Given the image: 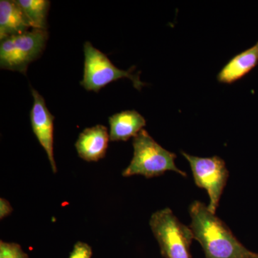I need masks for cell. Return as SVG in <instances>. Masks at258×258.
Wrapping results in <instances>:
<instances>
[{
    "instance_id": "cell-2",
    "label": "cell",
    "mask_w": 258,
    "mask_h": 258,
    "mask_svg": "<svg viewBox=\"0 0 258 258\" xmlns=\"http://www.w3.org/2000/svg\"><path fill=\"white\" fill-rule=\"evenodd\" d=\"M133 147L134 157L122 172L124 177L142 175L149 179L160 176L168 171H175L186 177V173L176 166V154L161 147L145 129L134 137Z\"/></svg>"
},
{
    "instance_id": "cell-8",
    "label": "cell",
    "mask_w": 258,
    "mask_h": 258,
    "mask_svg": "<svg viewBox=\"0 0 258 258\" xmlns=\"http://www.w3.org/2000/svg\"><path fill=\"white\" fill-rule=\"evenodd\" d=\"M110 135L105 125L85 129L75 144L79 157L86 161H98L106 156Z\"/></svg>"
},
{
    "instance_id": "cell-3",
    "label": "cell",
    "mask_w": 258,
    "mask_h": 258,
    "mask_svg": "<svg viewBox=\"0 0 258 258\" xmlns=\"http://www.w3.org/2000/svg\"><path fill=\"white\" fill-rule=\"evenodd\" d=\"M164 258H191L190 246L195 239L189 227L181 223L169 208L154 212L149 221Z\"/></svg>"
},
{
    "instance_id": "cell-4",
    "label": "cell",
    "mask_w": 258,
    "mask_h": 258,
    "mask_svg": "<svg viewBox=\"0 0 258 258\" xmlns=\"http://www.w3.org/2000/svg\"><path fill=\"white\" fill-rule=\"evenodd\" d=\"M48 37L47 30L32 29L1 40L0 68L25 74L29 64L43 52Z\"/></svg>"
},
{
    "instance_id": "cell-13",
    "label": "cell",
    "mask_w": 258,
    "mask_h": 258,
    "mask_svg": "<svg viewBox=\"0 0 258 258\" xmlns=\"http://www.w3.org/2000/svg\"><path fill=\"white\" fill-rule=\"evenodd\" d=\"M0 258H29L20 244L0 241Z\"/></svg>"
},
{
    "instance_id": "cell-5",
    "label": "cell",
    "mask_w": 258,
    "mask_h": 258,
    "mask_svg": "<svg viewBox=\"0 0 258 258\" xmlns=\"http://www.w3.org/2000/svg\"><path fill=\"white\" fill-rule=\"evenodd\" d=\"M83 52L84 73L81 84L87 91L98 93L109 83L121 79H130L134 87L139 91L145 85L139 74H133L132 70L123 71L115 67L109 58L93 47L91 42L84 44Z\"/></svg>"
},
{
    "instance_id": "cell-15",
    "label": "cell",
    "mask_w": 258,
    "mask_h": 258,
    "mask_svg": "<svg viewBox=\"0 0 258 258\" xmlns=\"http://www.w3.org/2000/svg\"><path fill=\"white\" fill-rule=\"evenodd\" d=\"M13 211L9 202L4 198L0 199V219L3 220L5 217L9 216Z\"/></svg>"
},
{
    "instance_id": "cell-10",
    "label": "cell",
    "mask_w": 258,
    "mask_h": 258,
    "mask_svg": "<svg viewBox=\"0 0 258 258\" xmlns=\"http://www.w3.org/2000/svg\"><path fill=\"white\" fill-rule=\"evenodd\" d=\"M108 122L112 142H126L132 137L134 138L147 125L143 115L134 110L115 113L109 117Z\"/></svg>"
},
{
    "instance_id": "cell-12",
    "label": "cell",
    "mask_w": 258,
    "mask_h": 258,
    "mask_svg": "<svg viewBox=\"0 0 258 258\" xmlns=\"http://www.w3.org/2000/svg\"><path fill=\"white\" fill-rule=\"evenodd\" d=\"M26 15L32 29L47 30L50 2L47 0H16Z\"/></svg>"
},
{
    "instance_id": "cell-6",
    "label": "cell",
    "mask_w": 258,
    "mask_h": 258,
    "mask_svg": "<svg viewBox=\"0 0 258 258\" xmlns=\"http://www.w3.org/2000/svg\"><path fill=\"white\" fill-rule=\"evenodd\" d=\"M181 154L189 163L195 184L208 191L210 198L209 210L212 213H216L229 177L225 161L217 156L199 157L184 152Z\"/></svg>"
},
{
    "instance_id": "cell-9",
    "label": "cell",
    "mask_w": 258,
    "mask_h": 258,
    "mask_svg": "<svg viewBox=\"0 0 258 258\" xmlns=\"http://www.w3.org/2000/svg\"><path fill=\"white\" fill-rule=\"evenodd\" d=\"M30 28V22L17 1H0V40L24 33Z\"/></svg>"
},
{
    "instance_id": "cell-14",
    "label": "cell",
    "mask_w": 258,
    "mask_h": 258,
    "mask_svg": "<svg viewBox=\"0 0 258 258\" xmlns=\"http://www.w3.org/2000/svg\"><path fill=\"white\" fill-rule=\"evenodd\" d=\"M92 254V247L86 242L79 241L74 244L69 258H91Z\"/></svg>"
},
{
    "instance_id": "cell-11",
    "label": "cell",
    "mask_w": 258,
    "mask_h": 258,
    "mask_svg": "<svg viewBox=\"0 0 258 258\" xmlns=\"http://www.w3.org/2000/svg\"><path fill=\"white\" fill-rule=\"evenodd\" d=\"M258 64V41L254 46L237 54L217 75L220 83L231 84L248 74Z\"/></svg>"
},
{
    "instance_id": "cell-1",
    "label": "cell",
    "mask_w": 258,
    "mask_h": 258,
    "mask_svg": "<svg viewBox=\"0 0 258 258\" xmlns=\"http://www.w3.org/2000/svg\"><path fill=\"white\" fill-rule=\"evenodd\" d=\"M189 212V227L195 240L201 244L205 258H258V253L246 248L228 226L205 204L194 202Z\"/></svg>"
},
{
    "instance_id": "cell-7",
    "label": "cell",
    "mask_w": 258,
    "mask_h": 258,
    "mask_svg": "<svg viewBox=\"0 0 258 258\" xmlns=\"http://www.w3.org/2000/svg\"><path fill=\"white\" fill-rule=\"evenodd\" d=\"M33 105L30 111V122L32 132L39 143L46 152L53 173L57 172V166L53 153V132L55 116L46 106L43 97L36 90L32 88Z\"/></svg>"
}]
</instances>
